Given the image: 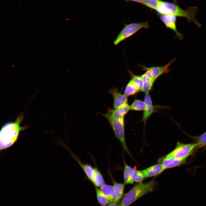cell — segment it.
Wrapping results in <instances>:
<instances>
[{"label":"cell","mask_w":206,"mask_h":206,"mask_svg":"<svg viewBox=\"0 0 206 206\" xmlns=\"http://www.w3.org/2000/svg\"><path fill=\"white\" fill-rule=\"evenodd\" d=\"M75 157L82 168L87 177L89 180L91 181L94 173V168L90 165L82 163L76 158Z\"/></svg>","instance_id":"17"},{"label":"cell","mask_w":206,"mask_h":206,"mask_svg":"<svg viewBox=\"0 0 206 206\" xmlns=\"http://www.w3.org/2000/svg\"><path fill=\"white\" fill-rule=\"evenodd\" d=\"M197 148L198 145L195 143L185 144L178 142L175 148L165 157L186 161V159Z\"/></svg>","instance_id":"4"},{"label":"cell","mask_w":206,"mask_h":206,"mask_svg":"<svg viewBox=\"0 0 206 206\" xmlns=\"http://www.w3.org/2000/svg\"><path fill=\"white\" fill-rule=\"evenodd\" d=\"M143 81V86L141 91L144 92H149L152 89L155 81L144 73L141 75Z\"/></svg>","instance_id":"15"},{"label":"cell","mask_w":206,"mask_h":206,"mask_svg":"<svg viewBox=\"0 0 206 206\" xmlns=\"http://www.w3.org/2000/svg\"><path fill=\"white\" fill-rule=\"evenodd\" d=\"M106 206H121L120 204H117L116 203L108 204Z\"/></svg>","instance_id":"27"},{"label":"cell","mask_w":206,"mask_h":206,"mask_svg":"<svg viewBox=\"0 0 206 206\" xmlns=\"http://www.w3.org/2000/svg\"><path fill=\"white\" fill-rule=\"evenodd\" d=\"M130 110V106L128 104L116 109H110L104 115L106 118L116 119H124V117Z\"/></svg>","instance_id":"11"},{"label":"cell","mask_w":206,"mask_h":206,"mask_svg":"<svg viewBox=\"0 0 206 206\" xmlns=\"http://www.w3.org/2000/svg\"><path fill=\"white\" fill-rule=\"evenodd\" d=\"M107 119L112 128L115 136L120 142L123 150L130 155L125 140L124 119L112 118Z\"/></svg>","instance_id":"6"},{"label":"cell","mask_w":206,"mask_h":206,"mask_svg":"<svg viewBox=\"0 0 206 206\" xmlns=\"http://www.w3.org/2000/svg\"><path fill=\"white\" fill-rule=\"evenodd\" d=\"M165 169L178 166L185 163L186 161L178 160L175 158L165 157L159 160Z\"/></svg>","instance_id":"12"},{"label":"cell","mask_w":206,"mask_h":206,"mask_svg":"<svg viewBox=\"0 0 206 206\" xmlns=\"http://www.w3.org/2000/svg\"><path fill=\"white\" fill-rule=\"evenodd\" d=\"M160 19L167 28L172 30L175 33L176 36L180 39L183 38V35L177 30L176 25V16L170 15H163Z\"/></svg>","instance_id":"8"},{"label":"cell","mask_w":206,"mask_h":206,"mask_svg":"<svg viewBox=\"0 0 206 206\" xmlns=\"http://www.w3.org/2000/svg\"><path fill=\"white\" fill-rule=\"evenodd\" d=\"M133 168L127 165L124 162V180L125 184H132L133 181L131 175V171Z\"/></svg>","instance_id":"19"},{"label":"cell","mask_w":206,"mask_h":206,"mask_svg":"<svg viewBox=\"0 0 206 206\" xmlns=\"http://www.w3.org/2000/svg\"><path fill=\"white\" fill-rule=\"evenodd\" d=\"M144 101L146 104V108L144 111L142 121L144 124L146 122L150 117L154 113L156 112V106L153 105L152 101L148 92L145 93Z\"/></svg>","instance_id":"10"},{"label":"cell","mask_w":206,"mask_h":206,"mask_svg":"<svg viewBox=\"0 0 206 206\" xmlns=\"http://www.w3.org/2000/svg\"><path fill=\"white\" fill-rule=\"evenodd\" d=\"M162 1L160 0H143L142 3L149 8L157 10Z\"/></svg>","instance_id":"26"},{"label":"cell","mask_w":206,"mask_h":206,"mask_svg":"<svg viewBox=\"0 0 206 206\" xmlns=\"http://www.w3.org/2000/svg\"><path fill=\"white\" fill-rule=\"evenodd\" d=\"M156 10L162 15H170L185 17L189 21L194 22L198 27L201 26L195 17L196 10L195 7L185 10L173 3L162 1Z\"/></svg>","instance_id":"2"},{"label":"cell","mask_w":206,"mask_h":206,"mask_svg":"<svg viewBox=\"0 0 206 206\" xmlns=\"http://www.w3.org/2000/svg\"><path fill=\"white\" fill-rule=\"evenodd\" d=\"M149 27L148 21L125 24L114 40V44L117 45L122 41L134 35L141 29H147Z\"/></svg>","instance_id":"5"},{"label":"cell","mask_w":206,"mask_h":206,"mask_svg":"<svg viewBox=\"0 0 206 206\" xmlns=\"http://www.w3.org/2000/svg\"><path fill=\"white\" fill-rule=\"evenodd\" d=\"M113 98V107L114 109L122 107L128 104L127 96L122 94L118 89L113 88L109 91Z\"/></svg>","instance_id":"9"},{"label":"cell","mask_w":206,"mask_h":206,"mask_svg":"<svg viewBox=\"0 0 206 206\" xmlns=\"http://www.w3.org/2000/svg\"><path fill=\"white\" fill-rule=\"evenodd\" d=\"M112 186L116 195L117 202L121 198L123 194L124 185L113 181Z\"/></svg>","instance_id":"21"},{"label":"cell","mask_w":206,"mask_h":206,"mask_svg":"<svg viewBox=\"0 0 206 206\" xmlns=\"http://www.w3.org/2000/svg\"><path fill=\"white\" fill-rule=\"evenodd\" d=\"M165 170L162 164H157L142 170L145 178L152 177L160 174Z\"/></svg>","instance_id":"13"},{"label":"cell","mask_w":206,"mask_h":206,"mask_svg":"<svg viewBox=\"0 0 206 206\" xmlns=\"http://www.w3.org/2000/svg\"><path fill=\"white\" fill-rule=\"evenodd\" d=\"M100 188L102 192L108 199L110 204L117 203L116 195L112 186L105 184Z\"/></svg>","instance_id":"14"},{"label":"cell","mask_w":206,"mask_h":206,"mask_svg":"<svg viewBox=\"0 0 206 206\" xmlns=\"http://www.w3.org/2000/svg\"><path fill=\"white\" fill-rule=\"evenodd\" d=\"M175 59L172 60L164 66L147 67L141 66L143 70L146 71L145 74L150 78L156 80L162 74L169 73L170 70L169 67L175 60Z\"/></svg>","instance_id":"7"},{"label":"cell","mask_w":206,"mask_h":206,"mask_svg":"<svg viewBox=\"0 0 206 206\" xmlns=\"http://www.w3.org/2000/svg\"><path fill=\"white\" fill-rule=\"evenodd\" d=\"M131 175L134 182H141L145 178L142 171L134 170V169L132 171Z\"/></svg>","instance_id":"24"},{"label":"cell","mask_w":206,"mask_h":206,"mask_svg":"<svg viewBox=\"0 0 206 206\" xmlns=\"http://www.w3.org/2000/svg\"><path fill=\"white\" fill-rule=\"evenodd\" d=\"M96 191L97 200L101 206H106L107 204H110L108 199L102 192L100 189L96 188Z\"/></svg>","instance_id":"23"},{"label":"cell","mask_w":206,"mask_h":206,"mask_svg":"<svg viewBox=\"0 0 206 206\" xmlns=\"http://www.w3.org/2000/svg\"><path fill=\"white\" fill-rule=\"evenodd\" d=\"M174 0V1L175 2H176V0Z\"/></svg>","instance_id":"29"},{"label":"cell","mask_w":206,"mask_h":206,"mask_svg":"<svg viewBox=\"0 0 206 206\" xmlns=\"http://www.w3.org/2000/svg\"><path fill=\"white\" fill-rule=\"evenodd\" d=\"M155 184L154 181L136 184L123 197L120 204L121 206H129L141 197L151 192Z\"/></svg>","instance_id":"3"},{"label":"cell","mask_w":206,"mask_h":206,"mask_svg":"<svg viewBox=\"0 0 206 206\" xmlns=\"http://www.w3.org/2000/svg\"><path fill=\"white\" fill-rule=\"evenodd\" d=\"M24 117V114L21 113L15 121L7 122L2 126L0 132L1 151L13 145L17 140L20 132L28 127L27 125H21Z\"/></svg>","instance_id":"1"},{"label":"cell","mask_w":206,"mask_h":206,"mask_svg":"<svg viewBox=\"0 0 206 206\" xmlns=\"http://www.w3.org/2000/svg\"><path fill=\"white\" fill-rule=\"evenodd\" d=\"M91 181L97 187H100L105 185L103 176L96 167L94 168V173Z\"/></svg>","instance_id":"16"},{"label":"cell","mask_w":206,"mask_h":206,"mask_svg":"<svg viewBox=\"0 0 206 206\" xmlns=\"http://www.w3.org/2000/svg\"><path fill=\"white\" fill-rule=\"evenodd\" d=\"M189 136L197 144L198 148L206 147V132L198 136Z\"/></svg>","instance_id":"20"},{"label":"cell","mask_w":206,"mask_h":206,"mask_svg":"<svg viewBox=\"0 0 206 206\" xmlns=\"http://www.w3.org/2000/svg\"><path fill=\"white\" fill-rule=\"evenodd\" d=\"M128 72L131 76L133 82L136 84L140 91H141L143 86V81L141 76L136 75L128 70Z\"/></svg>","instance_id":"25"},{"label":"cell","mask_w":206,"mask_h":206,"mask_svg":"<svg viewBox=\"0 0 206 206\" xmlns=\"http://www.w3.org/2000/svg\"><path fill=\"white\" fill-rule=\"evenodd\" d=\"M139 91L136 84L131 79L126 86L124 94L127 97L135 95Z\"/></svg>","instance_id":"18"},{"label":"cell","mask_w":206,"mask_h":206,"mask_svg":"<svg viewBox=\"0 0 206 206\" xmlns=\"http://www.w3.org/2000/svg\"><path fill=\"white\" fill-rule=\"evenodd\" d=\"M130 110L135 111H144L146 108V104L144 101L136 99L130 106Z\"/></svg>","instance_id":"22"},{"label":"cell","mask_w":206,"mask_h":206,"mask_svg":"<svg viewBox=\"0 0 206 206\" xmlns=\"http://www.w3.org/2000/svg\"><path fill=\"white\" fill-rule=\"evenodd\" d=\"M131 0V1H135L136 2H138L140 3H142L143 0Z\"/></svg>","instance_id":"28"}]
</instances>
